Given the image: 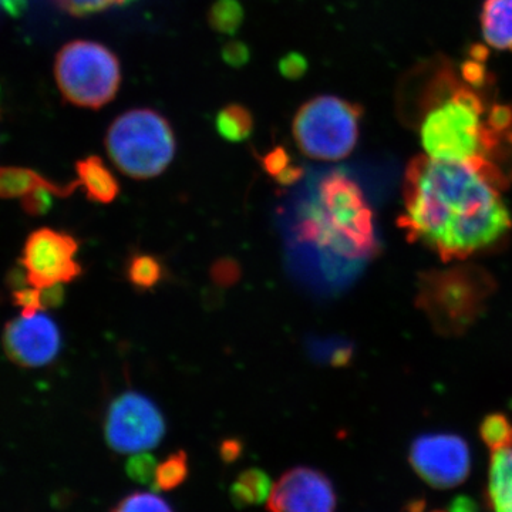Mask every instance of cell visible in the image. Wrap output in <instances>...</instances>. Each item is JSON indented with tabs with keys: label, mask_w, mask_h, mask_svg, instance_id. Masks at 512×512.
I'll list each match as a JSON object with an SVG mask.
<instances>
[{
	"label": "cell",
	"mask_w": 512,
	"mask_h": 512,
	"mask_svg": "<svg viewBox=\"0 0 512 512\" xmlns=\"http://www.w3.org/2000/svg\"><path fill=\"white\" fill-rule=\"evenodd\" d=\"M500 190L480 164L416 157L404 177L400 227L444 261L466 259L512 227Z\"/></svg>",
	"instance_id": "obj_1"
},
{
	"label": "cell",
	"mask_w": 512,
	"mask_h": 512,
	"mask_svg": "<svg viewBox=\"0 0 512 512\" xmlns=\"http://www.w3.org/2000/svg\"><path fill=\"white\" fill-rule=\"evenodd\" d=\"M421 100L420 137L427 156L444 161L484 165L500 137L487 127L483 90L441 69Z\"/></svg>",
	"instance_id": "obj_2"
},
{
	"label": "cell",
	"mask_w": 512,
	"mask_h": 512,
	"mask_svg": "<svg viewBox=\"0 0 512 512\" xmlns=\"http://www.w3.org/2000/svg\"><path fill=\"white\" fill-rule=\"evenodd\" d=\"M303 237L333 259L359 265L377 249L373 214L362 188L342 173L320 181L311 215L303 221Z\"/></svg>",
	"instance_id": "obj_3"
},
{
	"label": "cell",
	"mask_w": 512,
	"mask_h": 512,
	"mask_svg": "<svg viewBox=\"0 0 512 512\" xmlns=\"http://www.w3.org/2000/svg\"><path fill=\"white\" fill-rule=\"evenodd\" d=\"M106 148L121 173L148 180L173 163L177 143L165 117L151 109H136L114 120L107 131Z\"/></svg>",
	"instance_id": "obj_4"
},
{
	"label": "cell",
	"mask_w": 512,
	"mask_h": 512,
	"mask_svg": "<svg viewBox=\"0 0 512 512\" xmlns=\"http://www.w3.org/2000/svg\"><path fill=\"white\" fill-rule=\"evenodd\" d=\"M490 275L474 266H458L423 275L419 305L444 333L466 330L480 315L493 289Z\"/></svg>",
	"instance_id": "obj_5"
},
{
	"label": "cell",
	"mask_w": 512,
	"mask_h": 512,
	"mask_svg": "<svg viewBox=\"0 0 512 512\" xmlns=\"http://www.w3.org/2000/svg\"><path fill=\"white\" fill-rule=\"evenodd\" d=\"M363 109L336 96H319L303 104L292 123L299 150L320 161L349 157L359 140Z\"/></svg>",
	"instance_id": "obj_6"
},
{
	"label": "cell",
	"mask_w": 512,
	"mask_h": 512,
	"mask_svg": "<svg viewBox=\"0 0 512 512\" xmlns=\"http://www.w3.org/2000/svg\"><path fill=\"white\" fill-rule=\"evenodd\" d=\"M55 74L64 99L100 109L116 97L121 83L117 56L100 43L74 40L57 53Z\"/></svg>",
	"instance_id": "obj_7"
},
{
	"label": "cell",
	"mask_w": 512,
	"mask_h": 512,
	"mask_svg": "<svg viewBox=\"0 0 512 512\" xmlns=\"http://www.w3.org/2000/svg\"><path fill=\"white\" fill-rule=\"evenodd\" d=\"M165 431V419L157 404L137 392L114 399L104 420L107 444L120 454L153 450L164 439Z\"/></svg>",
	"instance_id": "obj_8"
},
{
	"label": "cell",
	"mask_w": 512,
	"mask_h": 512,
	"mask_svg": "<svg viewBox=\"0 0 512 512\" xmlns=\"http://www.w3.org/2000/svg\"><path fill=\"white\" fill-rule=\"evenodd\" d=\"M79 242L66 232L37 229L26 239L22 265L26 282L33 288L70 284L82 275L76 261Z\"/></svg>",
	"instance_id": "obj_9"
},
{
	"label": "cell",
	"mask_w": 512,
	"mask_h": 512,
	"mask_svg": "<svg viewBox=\"0 0 512 512\" xmlns=\"http://www.w3.org/2000/svg\"><path fill=\"white\" fill-rule=\"evenodd\" d=\"M410 463L431 487L447 490L457 487L468 477L470 448L456 434H424L414 440L410 448Z\"/></svg>",
	"instance_id": "obj_10"
},
{
	"label": "cell",
	"mask_w": 512,
	"mask_h": 512,
	"mask_svg": "<svg viewBox=\"0 0 512 512\" xmlns=\"http://www.w3.org/2000/svg\"><path fill=\"white\" fill-rule=\"evenodd\" d=\"M335 488L322 471L295 467L272 485L268 512H335Z\"/></svg>",
	"instance_id": "obj_11"
},
{
	"label": "cell",
	"mask_w": 512,
	"mask_h": 512,
	"mask_svg": "<svg viewBox=\"0 0 512 512\" xmlns=\"http://www.w3.org/2000/svg\"><path fill=\"white\" fill-rule=\"evenodd\" d=\"M60 345V330L45 313L20 315L9 322L3 332L6 355L22 367L49 365L59 355Z\"/></svg>",
	"instance_id": "obj_12"
},
{
	"label": "cell",
	"mask_w": 512,
	"mask_h": 512,
	"mask_svg": "<svg viewBox=\"0 0 512 512\" xmlns=\"http://www.w3.org/2000/svg\"><path fill=\"white\" fill-rule=\"evenodd\" d=\"M79 181L60 185L55 181L20 167H0V198H23L37 188L46 187L52 190L56 197H70L76 191Z\"/></svg>",
	"instance_id": "obj_13"
},
{
	"label": "cell",
	"mask_w": 512,
	"mask_h": 512,
	"mask_svg": "<svg viewBox=\"0 0 512 512\" xmlns=\"http://www.w3.org/2000/svg\"><path fill=\"white\" fill-rule=\"evenodd\" d=\"M77 181L87 198L97 204H111L120 194V184L100 157L90 156L76 164Z\"/></svg>",
	"instance_id": "obj_14"
},
{
	"label": "cell",
	"mask_w": 512,
	"mask_h": 512,
	"mask_svg": "<svg viewBox=\"0 0 512 512\" xmlns=\"http://www.w3.org/2000/svg\"><path fill=\"white\" fill-rule=\"evenodd\" d=\"M480 26L488 46L512 52V0H485Z\"/></svg>",
	"instance_id": "obj_15"
},
{
	"label": "cell",
	"mask_w": 512,
	"mask_h": 512,
	"mask_svg": "<svg viewBox=\"0 0 512 512\" xmlns=\"http://www.w3.org/2000/svg\"><path fill=\"white\" fill-rule=\"evenodd\" d=\"M488 503L494 512H512V439L507 446L493 450Z\"/></svg>",
	"instance_id": "obj_16"
},
{
	"label": "cell",
	"mask_w": 512,
	"mask_h": 512,
	"mask_svg": "<svg viewBox=\"0 0 512 512\" xmlns=\"http://www.w3.org/2000/svg\"><path fill=\"white\" fill-rule=\"evenodd\" d=\"M271 490V477L261 468H249L242 471L232 483L229 498L235 507L247 508L268 501Z\"/></svg>",
	"instance_id": "obj_17"
},
{
	"label": "cell",
	"mask_w": 512,
	"mask_h": 512,
	"mask_svg": "<svg viewBox=\"0 0 512 512\" xmlns=\"http://www.w3.org/2000/svg\"><path fill=\"white\" fill-rule=\"evenodd\" d=\"M218 134L229 143H242L254 131V117L247 107L241 104H228L217 114L215 120Z\"/></svg>",
	"instance_id": "obj_18"
},
{
	"label": "cell",
	"mask_w": 512,
	"mask_h": 512,
	"mask_svg": "<svg viewBox=\"0 0 512 512\" xmlns=\"http://www.w3.org/2000/svg\"><path fill=\"white\" fill-rule=\"evenodd\" d=\"M164 276L163 264L160 259L150 254L131 256L127 264V279L140 291H150L160 284Z\"/></svg>",
	"instance_id": "obj_19"
},
{
	"label": "cell",
	"mask_w": 512,
	"mask_h": 512,
	"mask_svg": "<svg viewBox=\"0 0 512 512\" xmlns=\"http://www.w3.org/2000/svg\"><path fill=\"white\" fill-rule=\"evenodd\" d=\"M190 476L188 454L184 450L175 451L158 464L154 477V491H173L185 483Z\"/></svg>",
	"instance_id": "obj_20"
},
{
	"label": "cell",
	"mask_w": 512,
	"mask_h": 512,
	"mask_svg": "<svg viewBox=\"0 0 512 512\" xmlns=\"http://www.w3.org/2000/svg\"><path fill=\"white\" fill-rule=\"evenodd\" d=\"M245 12L238 0H217L208 13V22L215 32L235 35L244 23Z\"/></svg>",
	"instance_id": "obj_21"
},
{
	"label": "cell",
	"mask_w": 512,
	"mask_h": 512,
	"mask_svg": "<svg viewBox=\"0 0 512 512\" xmlns=\"http://www.w3.org/2000/svg\"><path fill=\"white\" fill-rule=\"evenodd\" d=\"M481 437L491 451L507 446L512 439V423L504 414L485 417L480 427Z\"/></svg>",
	"instance_id": "obj_22"
},
{
	"label": "cell",
	"mask_w": 512,
	"mask_h": 512,
	"mask_svg": "<svg viewBox=\"0 0 512 512\" xmlns=\"http://www.w3.org/2000/svg\"><path fill=\"white\" fill-rule=\"evenodd\" d=\"M111 512H174V510L160 495L133 493L119 501Z\"/></svg>",
	"instance_id": "obj_23"
},
{
	"label": "cell",
	"mask_w": 512,
	"mask_h": 512,
	"mask_svg": "<svg viewBox=\"0 0 512 512\" xmlns=\"http://www.w3.org/2000/svg\"><path fill=\"white\" fill-rule=\"evenodd\" d=\"M157 467L156 457L153 454L147 453V451H141V453L133 454V456L128 458L126 474L128 478H131V480L136 481L138 484L153 485Z\"/></svg>",
	"instance_id": "obj_24"
},
{
	"label": "cell",
	"mask_w": 512,
	"mask_h": 512,
	"mask_svg": "<svg viewBox=\"0 0 512 512\" xmlns=\"http://www.w3.org/2000/svg\"><path fill=\"white\" fill-rule=\"evenodd\" d=\"M60 9L70 15L83 18L113 8V6L126 5L130 0H55Z\"/></svg>",
	"instance_id": "obj_25"
},
{
	"label": "cell",
	"mask_w": 512,
	"mask_h": 512,
	"mask_svg": "<svg viewBox=\"0 0 512 512\" xmlns=\"http://www.w3.org/2000/svg\"><path fill=\"white\" fill-rule=\"evenodd\" d=\"M241 265L232 258H221L211 266L210 276L215 285L231 288L241 279Z\"/></svg>",
	"instance_id": "obj_26"
},
{
	"label": "cell",
	"mask_w": 512,
	"mask_h": 512,
	"mask_svg": "<svg viewBox=\"0 0 512 512\" xmlns=\"http://www.w3.org/2000/svg\"><path fill=\"white\" fill-rule=\"evenodd\" d=\"M52 195L55 194L49 188H37V190L30 192V194L22 198L23 211L26 214L33 215V217L46 214L53 204Z\"/></svg>",
	"instance_id": "obj_27"
},
{
	"label": "cell",
	"mask_w": 512,
	"mask_h": 512,
	"mask_svg": "<svg viewBox=\"0 0 512 512\" xmlns=\"http://www.w3.org/2000/svg\"><path fill=\"white\" fill-rule=\"evenodd\" d=\"M291 160L292 158L289 156L286 148L276 147L274 150L269 151L266 156L262 157V167H264L266 174L276 178L291 165Z\"/></svg>",
	"instance_id": "obj_28"
},
{
	"label": "cell",
	"mask_w": 512,
	"mask_h": 512,
	"mask_svg": "<svg viewBox=\"0 0 512 512\" xmlns=\"http://www.w3.org/2000/svg\"><path fill=\"white\" fill-rule=\"evenodd\" d=\"M279 70H281L282 76L288 80L301 79L303 74L308 70V60L301 53H288V55L282 57L279 62Z\"/></svg>",
	"instance_id": "obj_29"
},
{
	"label": "cell",
	"mask_w": 512,
	"mask_h": 512,
	"mask_svg": "<svg viewBox=\"0 0 512 512\" xmlns=\"http://www.w3.org/2000/svg\"><path fill=\"white\" fill-rule=\"evenodd\" d=\"M222 59L228 64V66L239 69V67L245 66L251 59V50L245 45L244 42H229L222 49Z\"/></svg>",
	"instance_id": "obj_30"
},
{
	"label": "cell",
	"mask_w": 512,
	"mask_h": 512,
	"mask_svg": "<svg viewBox=\"0 0 512 512\" xmlns=\"http://www.w3.org/2000/svg\"><path fill=\"white\" fill-rule=\"evenodd\" d=\"M242 453V443L238 439H228L222 441L220 447V454L222 460L225 463H234L237 461L239 457H241Z\"/></svg>",
	"instance_id": "obj_31"
},
{
	"label": "cell",
	"mask_w": 512,
	"mask_h": 512,
	"mask_svg": "<svg viewBox=\"0 0 512 512\" xmlns=\"http://www.w3.org/2000/svg\"><path fill=\"white\" fill-rule=\"evenodd\" d=\"M302 175L303 168L298 167V165L291 164L285 171H282L275 180L281 185H292L298 183V181L301 180Z\"/></svg>",
	"instance_id": "obj_32"
},
{
	"label": "cell",
	"mask_w": 512,
	"mask_h": 512,
	"mask_svg": "<svg viewBox=\"0 0 512 512\" xmlns=\"http://www.w3.org/2000/svg\"><path fill=\"white\" fill-rule=\"evenodd\" d=\"M29 0H0V8L12 16H20L25 12Z\"/></svg>",
	"instance_id": "obj_33"
}]
</instances>
